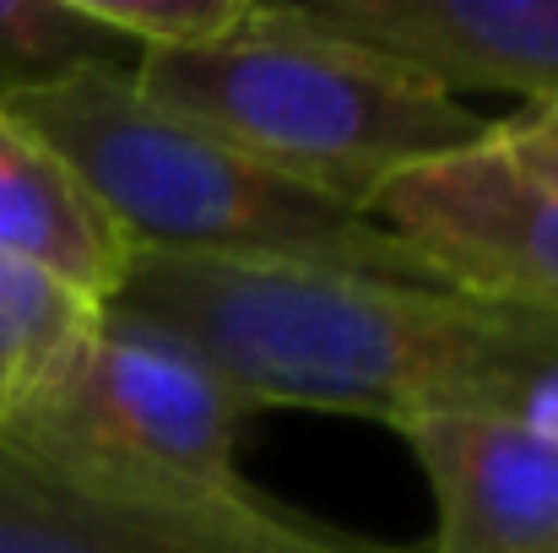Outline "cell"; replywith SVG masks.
I'll use <instances>...</instances> for the list:
<instances>
[{
	"instance_id": "6da1fadb",
	"label": "cell",
	"mask_w": 558,
	"mask_h": 553,
	"mask_svg": "<svg viewBox=\"0 0 558 553\" xmlns=\"http://www.w3.org/2000/svg\"><path fill=\"white\" fill-rule=\"evenodd\" d=\"M120 315L185 342L255 407L379 418L483 412L515 310L310 266L136 255Z\"/></svg>"
},
{
	"instance_id": "7a4b0ae2",
	"label": "cell",
	"mask_w": 558,
	"mask_h": 553,
	"mask_svg": "<svg viewBox=\"0 0 558 553\" xmlns=\"http://www.w3.org/2000/svg\"><path fill=\"white\" fill-rule=\"evenodd\" d=\"M131 82L169 120L369 217L401 175L494 136L461 98L277 0L217 44L136 55Z\"/></svg>"
},
{
	"instance_id": "3957f363",
	"label": "cell",
	"mask_w": 558,
	"mask_h": 553,
	"mask_svg": "<svg viewBox=\"0 0 558 553\" xmlns=\"http://www.w3.org/2000/svg\"><path fill=\"white\" fill-rule=\"evenodd\" d=\"M33 136H44L104 212L125 228L136 255H190L228 266H310L379 282L445 288L369 212L190 131L153 109L131 65H98L71 82L11 98Z\"/></svg>"
},
{
	"instance_id": "277c9868",
	"label": "cell",
	"mask_w": 558,
	"mask_h": 553,
	"mask_svg": "<svg viewBox=\"0 0 558 553\" xmlns=\"http://www.w3.org/2000/svg\"><path fill=\"white\" fill-rule=\"evenodd\" d=\"M244 418L250 401L185 342L104 310L0 434V461L98 510L271 543L304 521L239 478Z\"/></svg>"
},
{
	"instance_id": "5b68a950",
	"label": "cell",
	"mask_w": 558,
	"mask_h": 553,
	"mask_svg": "<svg viewBox=\"0 0 558 553\" xmlns=\"http://www.w3.org/2000/svg\"><path fill=\"white\" fill-rule=\"evenodd\" d=\"M374 223L445 288L558 315V190L505 158L494 136L401 175L374 201Z\"/></svg>"
},
{
	"instance_id": "8992f818",
	"label": "cell",
	"mask_w": 558,
	"mask_h": 553,
	"mask_svg": "<svg viewBox=\"0 0 558 553\" xmlns=\"http://www.w3.org/2000/svg\"><path fill=\"white\" fill-rule=\"evenodd\" d=\"M304 22L417 71L439 93L558 104V0H293Z\"/></svg>"
},
{
	"instance_id": "52a82bcc",
	"label": "cell",
	"mask_w": 558,
	"mask_h": 553,
	"mask_svg": "<svg viewBox=\"0 0 558 553\" xmlns=\"http://www.w3.org/2000/svg\"><path fill=\"white\" fill-rule=\"evenodd\" d=\"M396 434L434 494L428 553H558L554 434L472 412H423Z\"/></svg>"
},
{
	"instance_id": "ba28073f",
	"label": "cell",
	"mask_w": 558,
	"mask_h": 553,
	"mask_svg": "<svg viewBox=\"0 0 558 553\" xmlns=\"http://www.w3.org/2000/svg\"><path fill=\"white\" fill-rule=\"evenodd\" d=\"M0 255H16L93 304H114L136 266V244L104 212L82 175L0 109Z\"/></svg>"
},
{
	"instance_id": "9c48e42d",
	"label": "cell",
	"mask_w": 558,
	"mask_h": 553,
	"mask_svg": "<svg viewBox=\"0 0 558 553\" xmlns=\"http://www.w3.org/2000/svg\"><path fill=\"white\" fill-rule=\"evenodd\" d=\"M0 553H374L320 527H299L271 543L190 532L169 521H142L120 510L82 505L22 467L0 461Z\"/></svg>"
},
{
	"instance_id": "30bf717a",
	"label": "cell",
	"mask_w": 558,
	"mask_h": 553,
	"mask_svg": "<svg viewBox=\"0 0 558 553\" xmlns=\"http://www.w3.org/2000/svg\"><path fill=\"white\" fill-rule=\"evenodd\" d=\"M98 315L104 304L82 299L60 277L0 255V434L71 364V353L93 337Z\"/></svg>"
},
{
	"instance_id": "8fae6325",
	"label": "cell",
	"mask_w": 558,
	"mask_h": 553,
	"mask_svg": "<svg viewBox=\"0 0 558 553\" xmlns=\"http://www.w3.org/2000/svg\"><path fill=\"white\" fill-rule=\"evenodd\" d=\"M98 65H136L76 0H0V109Z\"/></svg>"
},
{
	"instance_id": "7c38bea8",
	"label": "cell",
	"mask_w": 558,
	"mask_h": 553,
	"mask_svg": "<svg viewBox=\"0 0 558 553\" xmlns=\"http://www.w3.org/2000/svg\"><path fill=\"white\" fill-rule=\"evenodd\" d=\"M87 22L131 44L136 55L153 49H201L239 33L260 0H76Z\"/></svg>"
},
{
	"instance_id": "4fadbf2b",
	"label": "cell",
	"mask_w": 558,
	"mask_h": 553,
	"mask_svg": "<svg viewBox=\"0 0 558 553\" xmlns=\"http://www.w3.org/2000/svg\"><path fill=\"white\" fill-rule=\"evenodd\" d=\"M494 142L532 180L558 190V104H548V109H515L510 120H494Z\"/></svg>"
}]
</instances>
